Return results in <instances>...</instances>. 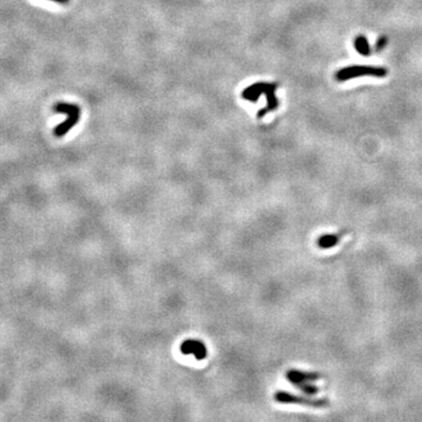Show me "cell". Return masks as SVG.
<instances>
[{
    "label": "cell",
    "mask_w": 422,
    "mask_h": 422,
    "mask_svg": "<svg viewBox=\"0 0 422 422\" xmlns=\"http://www.w3.org/2000/svg\"><path fill=\"white\" fill-rule=\"evenodd\" d=\"M338 243H339V237L337 235H324L317 241V244L322 249H330V247L336 246Z\"/></svg>",
    "instance_id": "cell-7"
},
{
    "label": "cell",
    "mask_w": 422,
    "mask_h": 422,
    "mask_svg": "<svg viewBox=\"0 0 422 422\" xmlns=\"http://www.w3.org/2000/svg\"><path fill=\"white\" fill-rule=\"evenodd\" d=\"M53 109L54 112L60 113V114H63L67 116V119L62 122V123H60L59 126L54 128V132H53L57 138H62V136H65L66 134L68 133L69 130H71L72 128L79 122L80 113H81L80 107H79L78 104H73V103L58 102L53 107Z\"/></svg>",
    "instance_id": "cell-1"
},
{
    "label": "cell",
    "mask_w": 422,
    "mask_h": 422,
    "mask_svg": "<svg viewBox=\"0 0 422 422\" xmlns=\"http://www.w3.org/2000/svg\"><path fill=\"white\" fill-rule=\"evenodd\" d=\"M275 400L279 403H292V404H301V406L314 407V408H322V407H327L330 402L326 399H312L308 397H302V395L292 394L290 392L278 391L275 394Z\"/></svg>",
    "instance_id": "cell-2"
},
{
    "label": "cell",
    "mask_w": 422,
    "mask_h": 422,
    "mask_svg": "<svg viewBox=\"0 0 422 422\" xmlns=\"http://www.w3.org/2000/svg\"><path fill=\"white\" fill-rule=\"evenodd\" d=\"M322 378V375L318 373H311V372H302L298 369H291L286 372V379L293 383V386L299 385V383L304 382H313V381L318 380Z\"/></svg>",
    "instance_id": "cell-5"
},
{
    "label": "cell",
    "mask_w": 422,
    "mask_h": 422,
    "mask_svg": "<svg viewBox=\"0 0 422 422\" xmlns=\"http://www.w3.org/2000/svg\"><path fill=\"white\" fill-rule=\"evenodd\" d=\"M354 46H356V49L358 52H359V53H362L363 55L369 54L368 41L366 40L365 37H362V36L358 37L356 39V41H354Z\"/></svg>",
    "instance_id": "cell-8"
},
{
    "label": "cell",
    "mask_w": 422,
    "mask_h": 422,
    "mask_svg": "<svg viewBox=\"0 0 422 422\" xmlns=\"http://www.w3.org/2000/svg\"><path fill=\"white\" fill-rule=\"evenodd\" d=\"M52 1L59 2V4H67V2H68L69 0H52Z\"/></svg>",
    "instance_id": "cell-10"
},
{
    "label": "cell",
    "mask_w": 422,
    "mask_h": 422,
    "mask_svg": "<svg viewBox=\"0 0 422 422\" xmlns=\"http://www.w3.org/2000/svg\"><path fill=\"white\" fill-rule=\"evenodd\" d=\"M180 351H181V353L184 354V356L194 354L197 360L205 359L206 356H208V350H206L205 345L203 344L202 342H200V340H184L181 346H180Z\"/></svg>",
    "instance_id": "cell-4"
},
{
    "label": "cell",
    "mask_w": 422,
    "mask_h": 422,
    "mask_svg": "<svg viewBox=\"0 0 422 422\" xmlns=\"http://www.w3.org/2000/svg\"><path fill=\"white\" fill-rule=\"evenodd\" d=\"M297 388H299L301 391H302L305 393V394L307 395H316L317 393L319 392V388L316 385H312L311 382H304V383H299V385L296 386Z\"/></svg>",
    "instance_id": "cell-9"
},
{
    "label": "cell",
    "mask_w": 422,
    "mask_h": 422,
    "mask_svg": "<svg viewBox=\"0 0 422 422\" xmlns=\"http://www.w3.org/2000/svg\"><path fill=\"white\" fill-rule=\"evenodd\" d=\"M387 71L385 68H380V67L373 66H353L347 67V68L342 69L337 73V80L345 81L350 80L353 78L359 77H386Z\"/></svg>",
    "instance_id": "cell-3"
},
{
    "label": "cell",
    "mask_w": 422,
    "mask_h": 422,
    "mask_svg": "<svg viewBox=\"0 0 422 422\" xmlns=\"http://www.w3.org/2000/svg\"><path fill=\"white\" fill-rule=\"evenodd\" d=\"M267 87H269V83L266 82L253 83L251 86L246 87V88L241 92V98L245 99V100L252 101V102H256V101L261 98V94H265Z\"/></svg>",
    "instance_id": "cell-6"
}]
</instances>
